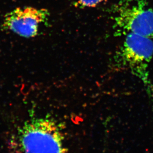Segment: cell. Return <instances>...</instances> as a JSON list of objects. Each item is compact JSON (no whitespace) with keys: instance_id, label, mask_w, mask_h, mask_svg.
<instances>
[{"instance_id":"cell-1","label":"cell","mask_w":153,"mask_h":153,"mask_svg":"<svg viewBox=\"0 0 153 153\" xmlns=\"http://www.w3.org/2000/svg\"><path fill=\"white\" fill-rule=\"evenodd\" d=\"M115 55V65L129 70L140 79L150 96L153 94V85L149 75V65L153 56L151 38L135 33H129Z\"/></svg>"},{"instance_id":"cell-2","label":"cell","mask_w":153,"mask_h":153,"mask_svg":"<svg viewBox=\"0 0 153 153\" xmlns=\"http://www.w3.org/2000/svg\"><path fill=\"white\" fill-rule=\"evenodd\" d=\"M111 12L116 36L135 33L153 38V9L148 0H120Z\"/></svg>"},{"instance_id":"cell-3","label":"cell","mask_w":153,"mask_h":153,"mask_svg":"<svg viewBox=\"0 0 153 153\" xmlns=\"http://www.w3.org/2000/svg\"><path fill=\"white\" fill-rule=\"evenodd\" d=\"M19 142L24 153H66L62 133L51 119L26 122L19 131Z\"/></svg>"},{"instance_id":"cell-4","label":"cell","mask_w":153,"mask_h":153,"mask_svg":"<svg viewBox=\"0 0 153 153\" xmlns=\"http://www.w3.org/2000/svg\"><path fill=\"white\" fill-rule=\"evenodd\" d=\"M49 12L31 7H18L4 16L2 27L25 38L35 37L41 25L48 21Z\"/></svg>"},{"instance_id":"cell-5","label":"cell","mask_w":153,"mask_h":153,"mask_svg":"<svg viewBox=\"0 0 153 153\" xmlns=\"http://www.w3.org/2000/svg\"><path fill=\"white\" fill-rule=\"evenodd\" d=\"M103 0H75V4L82 8L95 7Z\"/></svg>"}]
</instances>
